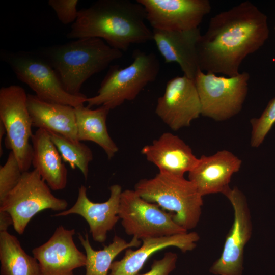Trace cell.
Returning a JSON list of instances; mask_svg holds the SVG:
<instances>
[{
	"label": "cell",
	"instance_id": "20",
	"mask_svg": "<svg viewBox=\"0 0 275 275\" xmlns=\"http://www.w3.org/2000/svg\"><path fill=\"white\" fill-rule=\"evenodd\" d=\"M27 104L33 127L78 140L74 107L32 94H28Z\"/></svg>",
	"mask_w": 275,
	"mask_h": 275
},
{
	"label": "cell",
	"instance_id": "13",
	"mask_svg": "<svg viewBox=\"0 0 275 275\" xmlns=\"http://www.w3.org/2000/svg\"><path fill=\"white\" fill-rule=\"evenodd\" d=\"M153 29L184 31L198 28L211 11L208 0H137Z\"/></svg>",
	"mask_w": 275,
	"mask_h": 275
},
{
	"label": "cell",
	"instance_id": "10",
	"mask_svg": "<svg viewBox=\"0 0 275 275\" xmlns=\"http://www.w3.org/2000/svg\"><path fill=\"white\" fill-rule=\"evenodd\" d=\"M119 216L126 233L140 240L188 232L174 221L171 213L145 200L134 190L122 191Z\"/></svg>",
	"mask_w": 275,
	"mask_h": 275
},
{
	"label": "cell",
	"instance_id": "2",
	"mask_svg": "<svg viewBox=\"0 0 275 275\" xmlns=\"http://www.w3.org/2000/svg\"><path fill=\"white\" fill-rule=\"evenodd\" d=\"M144 7L129 0H99L79 10L66 34L68 39L97 38L111 47L126 51L131 45L153 40Z\"/></svg>",
	"mask_w": 275,
	"mask_h": 275
},
{
	"label": "cell",
	"instance_id": "5",
	"mask_svg": "<svg viewBox=\"0 0 275 275\" xmlns=\"http://www.w3.org/2000/svg\"><path fill=\"white\" fill-rule=\"evenodd\" d=\"M132 55L133 61L128 66H110L97 94L87 98V106H104L110 110L114 109L126 101L133 100L156 78L160 64L154 53L136 50Z\"/></svg>",
	"mask_w": 275,
	"mask_h": 275
},
{
	"label": "cell",
	"instance_id": "28",
	"mask_svg": "<svg viewBox=\"0 0 275 275\" xmlns=\"http://www.w3.org/2000/svg\"><path fill=\"white\" fill-rule=\"evenodd\" d=\"M78 3L77 0H49L48 2L58 19L64 24H73L77 18Z\"/></svg>",
	"mask_w": 275,
	"mask_h": 275
},
{
	"label": "cell",
	"instance_id": "18",
	"mask_svg": "<svg viewBox=\"0 0 275 275\" xmlns=\"http://www.w3.org/2000/svg\"><path fill=\"white\" fill-rule=\"evenodd\" d=\"M153 40L166 63H177L183 75L194 79L200 69L197 45L201 36L199 28L184 31L153 29Z\"/></svg>",
	"mask_w": 275,
	"mask_h": 275
},
{
	"label": "cell",
	"instance_id": "29",
	"mask_svg": "<svg viewBox=\"0 0 275 275\" xmlns=\"http://www.w3.org/2000/svg\"><path fill=\"white\" fill-rule=\"evenodd\" d=\"M178 256L176 253L169 252L159 260H154L150 270L140 275H170L175 269Z\"/></svg>",
	"mask_w": 275,
	"mask_h": 275
},
{
	"label": "cell",
	"instance_id": "12",
	"mask_svg": "<svg viewBox=\"0 0 275 275\" xmlns=\"http://www.w3.org/2000/svg\"><path fill=\"white\" fill-rule=\"evenodd\" d=\"M202 107L194 79L176 76L167 83L157 101L155 113L172 130L190 125L201 115Z\"/></svg>",
	"mask_w": 275,
	"mask_h": 275
},
{
	"label": "cell",
	"instance_id": "4",
	"mask_svg": "<svg viewBox=\"0 0 275 275\" xmlns=\"http://www.w3.org/2000/svg\"><path fill=\"white\" fill-rule=\"evenodd\" d=\"M134 190L145 200L171 213L174 221L187 231L199 222L203 197L184 176L159 172L153 178L141 179Z\"/></svg>",
	"mask_w": 275,
	"mask_h": 275
},
{
	"label": "cell",
	"instance_id": "7",
	"mask_svg": "<svg viewBox=\"0 0 275 275\" xmlns=\"http://www.w3.org/2000/svg\"><path fill=\"white\" fill-rule=\"evenodd\" d=\"M68 202L55 197L50 188L35 169L22 173L17 185L0 202V210L8 212L13 227L22 234L31 219L45 209L63 211Z\"/></svg>",
	"mask_w": 275,
	"mask_h": 275
},
{
	"label": "cell",
	"instance_id": "22",
	"mask_svg": "<svg viewBox=\"0 0 275 275\" xmlns=\"http://www.w3.org/2000/svg\"><path fill=\"white\" fill-rule=\"evenodd\" d=\"M74 108L78 141L97 144L105 152L108 159H112L119 148L107 131L106 119L110 109L104 106L92 109L84 105Z\"/></svg>",
	"mask_w": 275,
	"mask_h": 275
},
{
	"label": "cell",
	"instance_id": "15",
	"mask_svg": "<svg viewBox=\"0 0 275 275\" xmlns=\"http://www.w3.org/2000/svg\"><path fill=\"white\" fill-rule=\"evenodd\" d=\"M110 196L102 203L91 201L87 196V188L84 185L78 188V197L75 204L69 209L54 214L53 216L76 214L88 223L90 233L94 241L105 242L108 232L112 230L120 217L119 210L122 187L114 184L109 187Z\"/></svg>",
	"mask_w": 275,
	"mask_h": 275
},
{
	"label": "cell",
	"instance_id": "30",
	"mask_svg": "<svg viewBox=\"0 0 275 275\" xmlns=\"http://www.w3.org/2000/svg\"><path fill=\"white\" fill-rule=\"evenodd\" d=\"M13 224V219L10 214L5 211L0 210V232L7 231L9 227Z\"/></svg>",
	"mask_w": 275,
	"mask_h": 275
},
{
	"label": "cell",
	"instance_id": "3",
	"mask_svg": "<svg viewBox=\"0 0 275 275\" xmlns=\"http://www.w3.org/2000/svg\"><path fill=\"white\" fill-rule=\"evenodd\" d=\"M39 52L54 69L66 91L74 95H83L80 89L84 83L123 55L97 38L74 39Z\"/></svg>",
	"mask_w": 275,
	"mask_h": 275
},
{
	"label": "cell",
	"instance_id": "14",
	"mask_svg": "<svg viewBox=\"0 0 275 275\" xmlns=\"http://www.w3.org/2000/svg\"><path fill=\"white\" fill-rule=\"evenodd\" d=\"M75 233L59 226L47 241L32 250L42 275H74V269L86 266V255L74 243Z\"/></svg>",
	"mask_w": 275,
	"mask_h": 275
},
{
	"label": "cell",
	"instance_id": "21",
	"mask_svg": "<svg viewBox=\"0 0 275 275\" xmlns=\"http://www.w3.org/2000/svg\"><path fill=\"white\" fill-rule=\"evenodd\" d=\"M32 165L42 179L53 190L65 188L67 183V170L62 157L51 140L49 133L38 129L33 133Z\"/></svg>",
	"mask_w": 275,
	"mask_h": 275
},
{
	"label": "cell",
	"instance_id": "19",
	"mask_svg": "<svg viewBox=\"0 0 275 275\" xmlns=\"http://www.w3.org/2000/svg\"><path fill=\"white\" fill-rule=\"evenodd\" d=\"M199 239V235L195 232L143 239L140 248L136 250L127 249L121 259L113 262L108 275H137L148 259L156 252L175 246L185 253L193 250Z\"/></svg>",
	"mask_w": 275,
	"mask_h": 275
},
{
	"label": "cell",
	"instance_id": "23",
	"mask_svg": "<svg viewBox=\"0 0 275 275\" xmlns=\"http://www.w3.org/2000/svg\"><path fill=\"white\" fill-rule=\"evenodd\" d=\"M1 275H42L38 262L29 255L15 236L0 232Z\"/></svg>",
	"mask_w": 275,
	"mask_h": 275
},
{
	"label": "cell",
	"instance_id": "16",
	"mask_svg": "<svg viewBox=\"0 0 275 275\" xmlns=\"http://www.w3.org/2000/svg\"><path fill=\"white\" fill-rule=\"evenodd\" d=\"M242 161L227 150L210 156L202 155L195 167L188 172V179L203 197L223 193L229 186L233 175L238 172Z\"/></svg>",
	"mask_w": 275,
	"mask_h": 275
},
{
	"label": "cell",
	"instance_id": "26",
	"mask_svg": "<svg viewBox=\"0 0 275 275\" xmlns=\"http://www.w3.org/2000/svg\"><path fill=\"white\" fill-rule=\"evenodd\" d=\"M252 126L251 146L258 147L275 124V97L268 102L259 118L250 120Z\"/></svg>",
	"mask_w": 275,
	"mask_h": 275
},
{
	"label": "cell",
	"instance_id": "6",
	"mask_svg": "<svg viewBox=\"0 0 275 275\" xmlns=\"http://www.w3.org/2000/svg\"><path fill=\"white\" fill-rule=\"evenodd\" d=\"M1 56L17 78L46 101L70 105H84L87 97L74 95L64 89L57 72L39 51H3Z\"/></svg>",
	"mask_w": 275,
	"mask_h": 275
},
{
	"label": "cell",
	"instance_id": "31",
	"mask_svg": "<svg viewBox=\"0 0 275 275\" xmlns=\"http://www.w3.org/2000/svg\"><path fill=\"white\" fill-rule=\"evenodd\" d=\"M274 29H275V26H274Z\"/></svg>",
	"mask_w": 275,
	"mask_h": 275
},
{
	"label": "cell",
	"instance_id": "27",
	"mask_svg": "<svg viewBox=\"0 0 275 275\" xmlns=\"http://www.w3.org/2000/svg\"><path fill=\"white\" fill-rule=\"evenodd\" d=\"M22 173L14 154L10 151L6 162L0 167V202L17 185Z\"/></svg>",
	"mask_w": 275,
	"mask_h": 275
},
{
	"label": "cell",
	"instance_id": "11",
	"mask_svg": "<svg viewBox=\"0 0 275 275\" xmlns=\"http://www.w3.org/2000/svg\"><path fill=\"white\" fill-rule=\"evenodd\" d=\"M223 194L232 206L234 221L221 255L209 271L214 275H242L244 248L252 234L251 212L245 196L237 187H229Z\"/></svg>",
	"mask_w": 275,
	"mask_h": 275
},
{
	"label": "cell",
	"instance_id": "9",
	"mask_svg": "<svg viewBox=\"0 0 275 275\" xmlns=\"http://www.w3.org/2000/svg\"><path fill=\"white\" fill-rule=\"evenodd\" d=\"M28 94L17 85L0 89V122L6 129V147L14 154L22 172L32 166L33 133L27 104Z\"/></svg>",
	"mask_w": 275,
	"mask_h": 275
},
{
	"label": "cell",
	"instance_id": "25",
	"mask_svg": "<svg viewBox=\"0 0 275 275\" xmlns=\"http://www.w3.org/2000/svg\"><path fill=\"white\" fill-rule=\"evenodd\" d=\"M48 132V131H47ZM63 160L73 169L77 168L86 180L89 174V166L93 155L91 149L86 144L60 134L48 132Z\"/></svg>",
	"mask_w": 275,
	"mask_h": 275
},
{
	"label": "cell",
	"instance_id": "8",
	"mask_svg": "<svg viewBox=\"0 0 275 275\" xmlns=\"http://www.w3.org/2000/svg\"><path fill=\"white\" fill-rule=\"evenodd\" d=\"M249 79L247 72L226 77L199 69L194 80L201 103V115L222 121L238 114L248 94Z\"/></svg>",
	"mask_w": 275,
	"mask_h": 275
},
{
	"label": "cell",
	"instance_id": "17",
	"mask_svg": "<svg viewBox=\"0 0 275 275\" xmlns=\"http://www.w3.org/2000/svg\"><path fill=\"white\" fill-rule=\"evenodd\" d=\"M146 159L154 164L159 172L184 176L197 163L199 158L191 148L178 136L170 132L162 133L141 149Z\"/></svg>",
	"mask_w": 275,
	"mask_h": 275
},
{
	"label": "cell",
	"instance_id": "1",
	"mask_svg": "<svg viewBox=\"0 0 275 275\" xmlns=\"http://www.w3.org/2000/svg\"><path fill=\"white\" fill-rule=\"evenodd\" d=\"M266 15L246 1L210 18L197 45L199 68L228 77L238 75L240 66L269 37Z\"/></svg>",
	"mask_w": 275,
	"mask_h": 275
},
{
	"label": "cell",
	"instance_id": "24",
	"mask_svg": "<svg viewBox=\"0 0 275 275\" xmlns=\"http://www.w3.org/2000/svg\"><path fill=\"white\" fill-rule=\"evenodd\" d=\"M78 239L84 247L87 257L85 275H108L115 258L123 251L141 245L142 240L133 237L129 242L115 235L113 241L103 249L96 251L91 245L87 234L84 237L78 233Z\"/></svg>",
	"mask_w": 275,
	"mask_h": 275
}]
</instances>
